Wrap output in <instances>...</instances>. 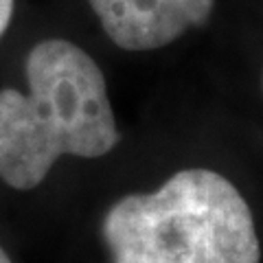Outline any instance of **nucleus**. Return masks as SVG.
I'll return each instance as SVG.
<instances>
[{"label": "nucleus", "mask_w": 263, "mask_h": 263, "mask_svg": "<svg viewBox=\"0 0 263 263\" xmlns=\"http://www.w3.org/2000/svg\"><path fill=\"white\" fill-rule=\"evenodd\" d=\"M29 92L0 90V180L15 191L44 182L62 156L101 158L119 145L105 77L84 48L42 40L29 51Z\"/></svg>", "instance_id": "nucleus-1"}, {"label": "nucleus", "mask_w": 263, "mask_h": 263, "mask_svg": "<svg viewBox=\"0 0 263 263\" xmlns=\"http://www.w3.org/2000/svg\"><path fill=\"white\" fill-rule=\"evenodd\" d=\"M101 237L110 263H259L254 217L217 171L184 169L158 191L132 193L108 209Z\"/></svg>", "instance_id": "nucleus-2"}, {"label": "nucleus", "mask_w": 263, "mask_h": 263, "mask_svg": "<svg viewBox=\"0 0 263 263\" xmlns=\"http://www.w3.org/2000/svg\"><path fill=\"white\" fill-rule=\"evenodd\" d=\"M103 31L125 51H154L211 18L215 0H88Z\"/></svg>", "instance_id": "nucleus-3"}, {"label": "nucleus", "mask_w": 263, "mask_h": 263, "mask_svg": "<svg viewBox=\"0 0 263 263\" xmlns=\"http://www.w3.org/2000/svg\"><path fill=\"white\" fill-rule=\"evenodd\" d=\"M13 15V0H0V37L5 35Z\"/></svg>", "instance_id": "nucleus-4"}, {"label": "nucleus", "mask_w": 263, "mask_h": 263, "mask_svg": "<svg viewBox=\"0 0 263 263\" xmlns=\"http://www.w3.org/2000/svg\"><path fill=\"white\" fill-rule=\"evenodd\" d=\"M0 263H13L9 254L5 252V248H3V246H0Z\"/></svg>", "instance_id": "nucleus-5"}]
</instances>
